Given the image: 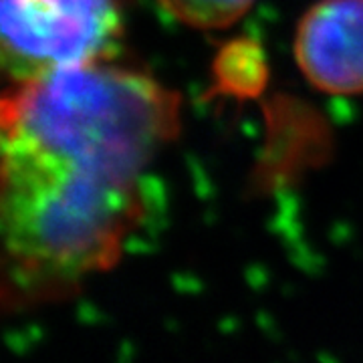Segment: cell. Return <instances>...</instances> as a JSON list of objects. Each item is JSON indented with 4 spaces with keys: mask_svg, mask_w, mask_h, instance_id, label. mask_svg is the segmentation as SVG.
<instances>
[{
    "mask_svg": "<svg viewBox=\"0 0 363 363\" xmlns=\"http://www.w3.org/2000/svg\"><path fill=\"white\" fill-rule=\"evenodd\" d=\"M145 174L101 156L2 138V305L77 295L116 264L145 210Z\"/></svg>",
    "mask_w": 363,
    "mask_h": 363,
    "instance_id": "1",
    "label": "cell"
},
{
    "mask_svg": "<svg viewBox=\"0 0 363 363\" xmlns=\"http://www.w3.org/2000/svg\"><path fill=\"white\" fill-rule=\"evenodd\" d=\"M2 63L14 83L111 59L121 37L116 0H0Z\"/></svg>",
    "mask_w": 363,
    "mask_h": 363,
    "instance_id": "2",
    "label": "cell"
},
{
    "mask_svg": "<svg viewBox=\"0 0 363 363\" xmlns=\"http://www.w3.org/2000/svg\"><path fill=\"white\" fill-rule=\"evenodd\" d=\"M295 59L313 87L363 93V0H319L298 21Z\"/></svg>",
    "mask_w": 363,
    "mask_h": 363,
    "instance_id": "3",
    "label": "cell"
},
{
    "mask_svg": "<svg viewBox=\"0 0 363 363\" xmlns=\"http://www.w3.org/2000/svg\"><path fill=\"white\" fill-rule=\"evenodd\" d=\"M255 0H160L164 11L184 25L216 30L234 25Z\"/></svg>",
    "mask_w": 363,
    "mask_h": 363,
    "instance_id": "4",
    "label": "cell"
},
{
    "mask_svg": "<svg viewBox=\"0 0 363 363\" xmlns=\"http://www.w3.org/2000/svg\"><path fill=\"white\" fill-rule=\"evenodd\" d=\"M262 61H260L259 47L248 43H236L222 52L220 61L216 63V71L222 85L230 91L257 89L262 83Z\"/></svg>",
    "mask_w": 363,
    "mask_h": 363,
    "instance_id": "5",
    "label": "cell"
}]
</instances>
